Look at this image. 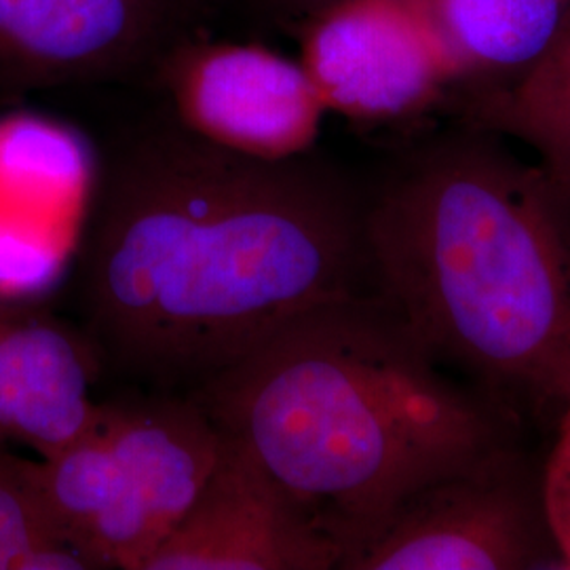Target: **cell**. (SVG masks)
Masks as SVG:
<instances>
[{
	"label": "cell",
	"instance_id": "obj_12",
	"mask_svg": "<svg viewBox=\"0 0 570 570\" xmlns=\"http://www.w3.org/2000/svg\"><path fill=\"white\" fill-rule=\"evenodd\" d=\"M469 125L529 146L570 193V23L527 72L480 91Z\"/></svg>",
	"mask_w": 570,
	"mask_h": 570
},
{
	"label": "cell",
	"instance_id": "obj_3",
	"mask_svg": "<svg viewBox=\"0 0 570 570\" xmlns=\"http://www.w3.org/2000/svg\"><path fill=\"white\" fill-rule=\"evenodd\" d=\"M372 292L429 353L518 421L570 389V193L465 125L366 195Z\"/></svg>",
	"mask_w": 570,
	"mask_h": 570
},
{
	"label": "cell",
	"instance_id": "obj_5",
	"mask_svg": "<svg viewBox=\"0 0 570 570\" xmlns=\"http://www.w3.org/2000/svg\"><path fill=\"white\" fill-rule=\"evenodd\" d=\"M560 569L541 469L518 444L412 494L346 570Z\"/></svg>",
	"mask_w": 570,
	"mask_h": 570
},
{
	"label": "cell",
	"instance_id": "obj_2",
	"mask_svg": "<svg viewBox=\"0 0 570 570\" xmlns=\"http://www.w3.org/2000/svg\"><path fill=\"white\" fill-rule=\"evenodd\" d=\"M193 400L341 551V569L412 494L518 444L520 428L376 294L306 311Z\"/></svg>",
	"mask_w": 570,
	"mask_h": 570
},
{
	"label": "cell",
	"instance_id": "obj_8",
	"mask_svg": "<svg viewBox=\"0 0 570 570\" xmlns=\"http://www.w3.org/2000/svg\"><path fill=\"white\" fill-rule=\"evenodd\" d=\"M341 551L220 431L214 468L142 570H330Z\"/></svg>",
	"mask_w": 570,
	"mask_h": 570
},
{
	"label": "cell",
	"instance_id": "obj_9",
	"mask_svg": "<svg viewBox=\"0 0 570 570\" xmlns=\"http://www.w3.org/2000/svg\"><path fill=\"white\" fill-rule=\"evenodd\" d=\"M183 0H0V94L98 81L178 41Z\"/></svg>",
	"mask_w": 570,
	"mask_h": 570
},
{
	"label": "cell",
	"instance_id": "obj_15",
	"mask_svg": "<svg viewBox=\"0 0 570 570\" xmlns=\"http://www.w3.org/2000/svg\"><path fill=\"white\" fill-rule=\"evenodd\" d=\"M277 2L284 7L285 11H289L296 18H303L305 21L338 0H277Z\"/></svg>",
	"mask_w": 570,
	"mask_h": 570
},
{
	"label": "cell",
	"instance_id": "obj_13",
	"mask_svg": "<svg viewBox=\"0 0 570 570\" xmlns=\"http://www.w3.org/2000/svg\"><path fill=\"white\" fill-rule=\"evenodd\" d=\"M0 570H91L42 501L35 461L0 446Z\"/></svg>",
	"mask_w": 570,
	"mask_h": 570
},
{
	"label": "cell",
	"instance_id": "obj_11",
	"mask_svg": "<svg viewBox=\"0 0 570 570\" xmlns=\"http://www.w3.org/2000/svg\"><path fill=\"white\" fill-rule=\"evenodd\" d=\"M429 2L461 61L463 82L492 81V87L527 72L570 23V0Z\"/></svg>",
	"mask_w": 570,
	"mask_h": 570
},
{
	"label": "cell",
	"instance_id": "obj_14",
	"mask_svg": "<svg viewBox=\"0 0 570 570\" xmlns=\"http://www.w3.org/2000/svg\"><path fill=\"white\" fill-rule=\"evenodd\" d=\"M541 490L560 569L570 570V389L556 416L553 444L541 468Z\"/></svg>",
	"mask_w": 570,
	"mask_h": 570
},
{
	"label": "cell",
	"instance_id": "obj_7",
	"mask_svg": "<svg viewBox=\"0 0 570 570\" xmlns=\"http://www.w3.org/2000/svg\"><path fill=\"white\" fill-rule=\"evenodd\" d=\"M184 129L230 153L284 161L306 155L326 104L301 61L261 45L178 41L157 58Z\"/></svg>",
	"mask_w": 570,
	"mask_h": 570
},
{
	"label": "cell",
	"instance_id": "obj_4",
	"mask_svg": "<svg viewBox=\"0 0 570 570\" xmlns=\"http://www.w3.org/2000/svg\"><path fill=\"white\" fill-rule=\"evenodd\" d=\"M220 429L190 400L98 404L35 478L63 539L89 569L142 570L214 468Z\"/></svg>",
	"mask_w": 570,
	"mask_h": 570
},
{
	"label": "cell",
	"instance_id": "obj_6",
	"mask_svg": "<svg viewBox=\"0 0 570 570\" xmlns=\"http://www.w3.org/2000/svg\"><path fill=\"white\" fill-rule=\"evenodd\" d=\"M327 110L353 121L416 117L463 82L429 0H338L303 28V58Z\"/></svg>",
	"mask_w": 570,
	"mask_h": 570
},
{
	"label": "cell",
	"instance_id": "obj_10",
	"mask_svg": "<svg viewBox=\"0 0 570 570\" xmlns=\"http://www.w3.org/2000/svg\"><path fill=\"white\" fill-rule=\"evenodd\" d=\"M98 346L58 320L0 305V446L20 442L45 456L89 425Z\"/></svg>",
	"mask_w": 570,
	"mask_h": 570
},
{
	"label": "cell",
	"instance_id": "obj_1",
	"mask_svg": "<svg viewBox=\"0 0 570 570\" xmlns=\"http://www.w3.org/2000/svg\"><path fill=\"white\" fill-rule=\"evenodd\" d=\"M366 195L306 155L263 161L161 131L108 167L82 301L122 370L197 385L315 306L374 294Z\"/></svg>",
	"mask_w": 570,
	"mask_h": 570
}]
</instances>
